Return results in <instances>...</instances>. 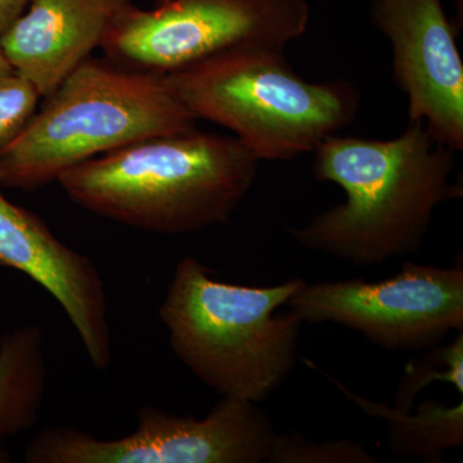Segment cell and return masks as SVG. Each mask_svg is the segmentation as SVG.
<instances>
[{"label": "cell", "mask_w": 463, "mask_h": 463, "mask_svg": "<svg viewBox=\"0 0 463 463\" xmlns=\"http://www.w3.org/2000/svg\"><path fill=\"white\" fill-rule=\"evenodd\" d=\"M313 152L316 178L343 188L345 203L289 233L303 248L358 267L416 254L435 210L458 196L450 182L457 152L422 121H408L389 141L334 134Z\"/></svg>", "instance_id": "6da1fadb"}, {"label": "cell", "mask_w": 463, "mask_h": 463, "mask_svg": "<svg viewBox=\"0 0 463 463\" xmlns=\"http://www.w3.org/2000/svg\"><path fill=\"white\" fill-rule=\"evenodd\" d=\"M259 160L234 137H152L84 161L58 176L93 214L161 234L227 223L257 179Z\"/></svg>", "instance_id": "7a4b0ae2"}, {"label": "cell", "mask_w": 463, "mask_h": 463, "mask_svg": "<svg viewBox=\"0 0 463 463\" xmlns=\"http://www.w3.org/2000/svg\"><path fill=\"white\" fill-rule=\"evenodd\" d=\"M300 279L267 288L216 281L194 257L176 264L160 318L173 352L223 398L260 404L297 364L303 322L288 306Z\"/></svg>", "instance_id": "3957f363"}, {"label": "cell", "mask_w": 463, "mask_h": 463, "mask_svg": "<svg viewBox=\"0 0 463 463\" xmlns=\"http://www.w3.org/2000/svg\"><path fill=\"white\" fill-rule=\"evenodd\" d=\"M0 155V187L33 191L84 161L152 138L196 129V118L163 75L88 58Z\"/></svg>", "instance_id": "277c9868"}, {"label": "cell", "mask_w": 463, "mask_h": 463, "mask_svg": "<svg viewBox=\"0 0 463 463\" xmlns=\"http://www.w3.org/2000/svg\"><path fill=\"white\" fill-rule=\"evenodd\" d=\"M163 76L196 120L231 130L259 161L315 151L354 120L361 102L349 81L310 83L270 48L224 52Z\"/></svg>", "instance_id": "5b68a950"}, {"label": "cell", "mask_w": 463, "mask_h": 463, "mask_svg": "<svg viewBox=\"0 0 463 463\" xmlns=\"http://www.w3.org/2000/svg\"><path fill=\"white\" fill-rule=\"evenodd\" d=\"M309 17L307 0H158L152 9L129 2L100 50L124 69L166 75L240 48L285 51Z\"/></svg>", "instance_id": "8992f818"}, {"label": "cell", "mask_w": 463, "mask_h": 463, "mask_svg": "<svg viewBox=\"0 0 463 463\" xmlns=\"http://www.w3.org/2000/svg\"><path fill=\"white\" fill-rule=\"evenodd\" d=\"M277 432L258 403L222 398L203 419L158 408L138 411L123 438L99 439L71 428L44 429L25 450L29 463H261Z\"/></svg>", "instance_id": "52a82bcc"}, {"label": "cell", "mask_w": 463, "mask_h": 463, "mask_svg": "<svg viewBox=\"0 0 463 463\" xmlns=\"http://www.w3.org/2000/svg\"><path fill=\"white\" fill-rule=\"evenodd\" d=\"M288 306L301 322L335 323L389 350H430L463 332V269L408 261L383 281L309 283Z\"/></svg>", "instance_id": "ba28073f"}, {"label": "cell", "mask_w": 463, "mask_h": 463, "mask_svg": "<svg viewBox=\"0 0 463 463\" xmlns=\"http://www.w3.org/2000/svg\"><path fill=\"white\" fill-rule=\"evenodd\" d=\"M373 25L392 43V76L441 145L463 149V62L441 0H373Z\"/></svg>", "instance_id": "9c48e42d"}, {"label": "cell", "mask_w": 463, "mask_h": 463, "mask_svg": "<svg viewBox=\"0 0 463 463\" xmlns=\"http://www.w3.org/2000/svg\"><path fill=\"white\" fill-rule=\"evenodd\" d=\"M0 265L26 274L56 298L99 370L111 364L108 294L90 258L54 236L38 215L0 191Z\"/></svg>", "instance_id": "30bf717a"}, {"label": "cell", "mask_w": 463, "mask_h": 463, "mask_svg": "<svg viewBox=\"0 0 463 463\" xmlns=\"http://www.w3.org/2000/svg\"><path fill=\"white\" fill-rule=\"evenodd\" d=\"M130 0H30L0 36L9 65L32 81L43 99L100 48L118 12Z\"/></svg>", "instance_id": "8fae6325"}, {"label": "cell", "mask_w": 463, "mask_h": 463, "mask_svg": "<svg viewBox=\"0 0 463 463\" xmlns=\"http://www.w3.org/2000/svg\"><path fill=\"white\" fill-rule=\"evenodd\" d=\"M44 335L23 326L0 339V447L38 421L47 390Z\"/></svg>", "instance_id": "7c38bea8"}, {"label": "cell", "mask_w": 463, "mask_h": 463, "mask_svg": "<svg viewBox=\"0 0 463 463\" xmlns=\"http://www.w3.org/2000/svg\"><path fill=\"white\" fill-rule=\"evenodd\" d=\"M328 379L364 412L386 422L390 444L397 452L419 457L426 462H441L446 450L462 447V402L448 407L440 402L428 401L420 405L419 412L411 414V410L368 401L330 376Z\"/></svg>", "instance_id": "4fadbf2b"}, {"label": "cell", "mask_w": 463, "mask_h": 463, "mask_svg": "<svg viewBox=\"0 0 463 463\" xmlns=\"http://www.w3.org/2000/svg\"><path fill=\"white\" fill-rule=\"evenodd\" d=\"M463 332L444 347H432L430 354L414 359L405 368L397 392L395 408L412 410L414 399L432 381L452 383L459 394L463 392Z\"/></svg>", "instance_id": "5bb4252c"}, {"label": "cell", "mask_w": 463, "mask_h": 463, "mask_svg": "<svg viewBox=\"0 0 463 463\" xmlns=\"http://www.w3.org/2000/svg\"><path fill=\"white\" fill-rule=\"evenodd\" d=\"M361 444L352 440L315 441L298 434H277L270 449L269 463H374Z\"/></svg>", "instance_id": "9a60e30c"}, {"label": "cell", "mask_w": 463, "mask_h": 463, "mask_svg": "<svg viewBox=\"0 0 463 463\" xmlns=\"http://www.w3.org/2000/svg\"><path fill=\"white\" fill-rule=\"evenodd\" d=\"M41 93L14 70L0 74V155L25 130Z\"/></svg>", "instance_id": "2e32d148"}, {"label": "cell", "mask_w": 463, "mask_h": 463, "mask_svg": "<svg viewBox=\"0 0 463 463\" xmlns=\"http://www.w3.org/2000/svg\"><path fill=\"white\" fill-rule=\"evenodd\" d=\"M30 0H0V36L25 12Z\"/></svg>", "instance_id": "e0dca14e"}, {"label": "cell", "mask_w": 463, "mask_h": 463, "mask_svg": "<svg viewBox=\"0 0 463 463\" xmlns=\"http://www.w3.org/2000/svg\"><path fill=\"white\" fill-rule=\"evenodd\" d=\"M9 70L12 69V66L9 65L8 61L5 60V54H3L2 48H0V74H3V72H7Z\"/></svg>", "instance_id": "ac0fdd59"}, {"label": "cell", "mask_w": 463, "mask_h": 463, "mask_svg": "<svg viewBox=\"0 0 463 463\" xmlns=\"http://www.w3.org/2000/svg\"><path fill=\"white\" fill-rule=\"evenodd\" d=\"M11 461L9 458L8 453L3 449V447H0V463H5Z\"/></svg>", "instance_id": "d6986e66"}]
</instances>
